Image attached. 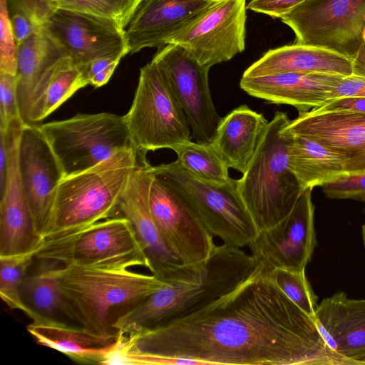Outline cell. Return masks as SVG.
Returning a JSON list of instances; mask_svg holds the SVG:
<instances>
[{
  "instance_id": "obj_34",
  "label": "cell",
  "mask_w": 365,
  "mask_h": 365,
  "mask_svg": "<svg viewBox=\"0 0 365 365\" xmlns=\"http://www.w3.org/2000/svg\"><path fill=\"white\" fill-rule=\"evenodd\" d=\"M18 46L8 8V0H0V73L16 75Z\"/></svg>"
},
{
  "instance_id": "obj_4",
  "label": "cell",
  "mask_w": 365,
  "mask_h": 365,
  "mask_svg": "<svg viewBox=\"0 0 365 365\" xmlns=\"http://www.w3.org/2000/svg\"><path fill=\"white\" fill-rule=\"evenodd\" d=\"M145 161L135 148H127L88 170L63 178L42 232V241L115 216L133 173Z\"/></svg>"
},
{
  "instance_id": "obj_16",
  "label": "cell",
  "mask_w": 365,
  "mask_h": 365,
  "mask_svg": "<svg viewBox=\"0 0 365 365\" xmlns=\"http://www.w3.org/2000/svg\"><path fill=\"white\" fill-rule=\"evenodd\" d=\"M19 168L34 228L41 240L58 184L64 175L39 125H24L19 144Z\"/></svg>"
},
{
  "instance_id": "obj_5",
  "label": "cell",
  "mask_w": 365,
  "mask_h": 365,
  "mask_svg": "<svg viewBox=\"0 0 365 365\" xmlns=\"http://www.w3.org/2000/svg\"><path fill=\"white\" fill-rule=\"evenodd\" d=\"M289 120L286 113L275 112L257 153L238 180L242 199L259 232L284 220L303 192L289 169L282 133Z\"/></svg>"
},
{
  "instance_id": "obj_22",
  "label": "cell",
  "mask_w": 365,
  "mask_h": 365,
  "mask_svg": "<svg viewBox=\"0 0 365 365\" xmlns=\"http://www.w3.org/2000/svg\"><path fill=\"white\" fill-rule=\"evenodd\" d=\"M212 0H143L126 27L128 53L160 48Z\"/></svg>"
},
{
  "instance_id": "obj_43",
  "label": "cell",
  "mask_w": 365,
  "mask_h": 365,
  "mask_svg": "<svg viewBox=\"0 0 365 365\" xmlns=\"http://www.w3.org/2000/svg\"><path fill=\"white\" fill-rule=\"evenodd\" d=\"M9 153L4 131L0 130V194L3 192L7 180Z\"/></svg>"
},
{
  "instance_id": "obj_37",
  "label": "cell",
  "mask_w": 365,
  "mask_h": 365,
  "mask_svg": "<svg viewBox=\"0 0 365 365\" xmlns=\"http://www.w3.org/2000/svg\"><path fill=\"white\" fill-rule=\"evenodd\" d=\"M125 53L104 56L79 66L87 84L99 88L108 83Z\"/></svg>"
},
{
  "instance_id": "obj_25",
  "label": "cell",
  "mask_w": 365,
  "mask_h": 365,
  "mask_svg": "<svg viewBox=\"0 0 365 365\" xmlns=\"http://www.w3.org/2000/svg\"><path fill=\"white\" fill-rule=\"evenodd\" d=\"M66 56L43 25L18 46L16 90L20 114L29 124L31 108L56 63Z\"/></svg>"
},
{
  "instance_id": "obj_14",
  "label": "cell",
  "mask_w": 365,
  "mask_h": 365,
  "mask_svg": "<svg viewBox=\"0 0 365 365\" xmlns=\"http://www.w3.org/2000/svg\"><path fill=\"white\" fill-rule=\"evenodd\" d=\"M312 190H304L284 220L259 232L248 245L250 254L270 269L304 271L310 261L316 245Z\"/></svg>"
},
{
  "instance_id": "obj_30",
  "label": "cell",
  "mask_w": 365,
  "mask_h": 365,
  "mask_svg": "<svg viewBox=\"0 0 365 365\" xmlns=\"http://www.w3.org/2000/svg\"><path fill=\"white\" fill-rule=\"evenodd\" d=\"M173 150L177 155L176 161L195 177L215 184H222L231 179L229 168L211 144L190 140L177 145Z\"/></svg>"
},
{
  "instance_id": "obj_10",
  "label": "cell",
  "mask_w": 365,
  "mask_h": 365,
  "mask_svg": "<svg viewBox=\"0 0 365 365\" xmlns=\"http://www.w3.org/2000/svg\"><path fill=\"white\" fill-rule=\"evenodd\" d=\"M36 258L61 264L123 262L148 268L135 230L121 215L43 241Z\"/></svg>"
},
{
  "instance_id": "obj_6",
  "label": "cell",
  "mask_w": 365,
  "mask_h": 365,
  "mask_svg": "<svg viewBox=\"0 0 365 365\" xmlns=\"http://www.w3.org/2000/svg\"><path fill=\"white\" fill-rule=\"evenodd\" d=\"M150 170L224 245L242 248L258 235L240 193L238 180L231 178L222 184L208 182L192 175L176 160L151 165Z\"/></svg>"
},
{
  "instance_id": "obj_45",
  "label": "cell",
  "mask_w": 365,
  "mask_h": 365,
  "mask_svg": "<svg viewBox=\"0 0 365 365\" xmlns=\"http://www.w3.org/2000/svg\"><path fill=\"white\" fill-rule=\"evenodd\" d=\"M362 38H363V41H364V42L365 43V26H364V30H363Z\"/></svg>"
},
{
  "instance_id": "obj_32",
  "label": "cell",
  "mask_w": 365,
  "mask_h": 365,
  "mask_svg": "<svg viewBox=\"0 0 365 365\" xmlns=\"http://www.w3.org/2000/svg\"><path fill=\"white\" fill-rule=\"evenodd\" d=\"M41 247L24 253L0 256V297L10 309L24 312L21 284Z\"/></svg>"
},
{
  "instance_id": "obj_19",
  "label": "cell",
  "mask_w": 365,
  "mask_h": 365,
  "mask_svg": "<svg viewBox=\"0 0 365 365\" xmlns=\"http://www.w3.org/2000/svg\"><path fill=\"white\" fill-rule=\"evenodd\" d=\"M150 167L146 161L134 170L120 200L118 212L133 226L146 258L147 269L158 277L181 262L164 242L150 212L148 192L153 176Z\"/></svg>"
},
{
  "instance_id": "obj_28",
  "label": "cell",
  "mask_w": 365,
  "mask_h": 365,
  "mask_svg": "<svg viewBox=\"0 0 365 365\" xmlns=\"http://www.w3.org/2000/svg\"><path fill=\"white\" fill-rule=\"evenodd\" d=\"M38 270L26 276L21 287L24 312L36 320H58L60 313L66 316V307L53 274L55 262L41 260Z\"/></svg>"
},
{
  "instance_id": "obj_12",
  "label": "cell",
  "mask_w": 365,
  "mask_h": 365,
  "mask_svg": "<svg viewBox=\"0 0 365 365\" xmlns=\"http://www.w3.org/2000/svg\"><path fill=\"white\" fill-rule=\"evenodd\" d=\"M151 62L164 77L183 109L191 139L211 144L221 120L209 87V67L200 64L176 44L158 48Z\"/></svg>"
},
{
  "instance_id": "obj_9",
  "label": "cell",
  "mask_w": 365,
  "mask_h": 365,
  "mask_svg": "<svg viewBox=\"0 0 365 365\" xmlns=\"http://www.w3.org/2000/svg\"><path fill=\"white\" fill-rule=\"evenodd\" d=\"M124 116L133 145L142 158L149 150H173L192 140L183 109L151 61L140 71L133 103Z\"/></svg>"
},
{
  "instance_id": "obj_35",
  "label": "cell",
  "mask_w": 365,
  "mask_h": 365,
  "mask_svg": "<svg viewBox=\"0 0 365 365\" xmlns=\"http://www.w3.org/2000/svg\"><path fill=\"white\" fill-rule=\"evenodd\" d=\"M329 199H350L365 202V173L348 174L322 187Z\"/></svg>"
},
{
  "instance_id": "obj_33",
  "label": "cell",
  "mask_w": 365,
  "mask_h": 365,
  "mask_svg": "<svg viewBox=\"0 0 365 365\" xmlns=\"http://www.w3.org/2000/svg\"><path fill=\"white\" fill-rule=\"evenodd\" d=\"M269 276L278 287L308 316L314 318L318 297L307 280L304 271L271 269Z\"/></svg>"
},
{
  "instance_id": "obj_8",
  "label": "cell",
  "mask_w": 365,
  "mask_h": 365,
  "mask_svg": "<svg viewBox=\"0 0 365 365\" xmlns=\"http://www.w3.org/2000/svg\"><path fill=\"white\" fill-rule=\"evenodd\" d=\"M297 43L324 47L351 58L365 76V0H307L280 18Z\"/></svg>"
},
{
  "instance_id": "obj_3",
  "label": "cell",
  "mask_w": 365,
  "mask_h": 365,
  "mask_svg": "<svg viewBox=\"0 0 365 365\" xmlns=\"http://www.w3.org/2000/svg\"><path fill=\"white\" fill-rule=\"evenodd\" d=\"M128 262L58 264L53 274L66 316L98 335L115 337L123 315L163 287L155 275L132 270Z\"/></svg>"
},
{
  "instance_id": "obj_31",
  "label": "cell",
  "mask_w": 365,
  "mask_h": 365,
  "mask_svg": "<svg viewBox=\"0 0 365 365\" xmlns=\"http://www.w3.org/2000/svg\"><path fill=\"white\" fill-rule=\"evenodd\" d=\"M48 10L66 9L107 19L125 30L143 0H43Z\"/></svg>"
},
{
  "instance_id": "obj_1",
  "label": "cell",
  "mask_w": 365,
  "mask_h": 365,
  "mask_svg": "<svg viewBox=\"0 0 365 365\" xmlns=\"http://www.w3.org/2000/svg\"><path fill=\"white\" fill-rule=\"evenodd\" d=\"M262 260L229 292L163 326L128 332L148 354L203 364L354 365L331 350L308 316L278 287Z\"/></svg>"
},
{
  "instance_id": "obj_26",
  "label": "cell",
  "mask_w": 365,
  "mask_h": 365,
  "mask_svg": "<svg viewBox=\"0 0 365 365\" xmlns=\"http://www.w3.org/2000/svg\"><path fill=\"white\" fill-rule=\"evenodd\" d=\"M26 329L38 344L82 364H102L116 338L98 335L58 320L32 321Z\"/></svg>"
},
{
  "instance_id": "obj_41",
  "label": "cell",
  "mask_w": 365,
  "mask_h": 365,
  "mask_svg": "<svg viewBox=\"0 0 365 365\" xmlns=\"http://www.w3.org/2000/svg\"><path fill=\"white\" fill-rule=\"evenodd\" d=\"M8 4L21 9L37 26L43 24L51 11L43 0H8Z\"/></svg>"
},
{
  "instance_id": "obj_38",
  "label": "cell",
  "mask_w": 365,
  "mask_h": 365,
  "mask_svg": "<svg viewBox=\"0 0 365 365\" xmlns=\"http://www.w3.org/2000/svg\"><path fill=\"white\" fill-rule=\"evenodd\" d=\"M307 0H251L247 7L250 10L266 14L274 19L282 16Z\"/></svg>"
},
{
  "instance_id": "obj_42",
  "label": "cell",
  "mask_w": 365,
  "mask_h": 365,
  "mask_svg": "<svg viewBox=\"0 0 365 365\" xmlns=\"http://www.w3.org/2000/svg\"><path fill=\"white\" fill-rule=\"evenodd\" d=\"M317 109L325 111L348 110L365 113V97H346L329 100Z\"/></svg>"
},
{
  "instance_id": "obj_15",
  "label": "cell",
  "mask_w": 365,
  "mask_h": 365,
  "mask_svg": "<svg viewBox=\"0 0 365 365\" xmlns=\"http://www.w3.org/2000/svg\"><path fill=\"white\" fill-rule=\"evenodd\" d=\"M148 205L161 237L181 263L195 264L209 257L216 246L214 236L153 173Z\"/></svg>"
},
{
  "instance_id": "obj_27",
  "label": "cell",
  "mask_w": 365,
  "mask_h": 365,
  "mask_svg": "<svg viewBox=\"0 0 365 365\" xmlns=\"http://www.w3.org/2000/svg\"><path fill=\"white\" fill-rule=\"evenodd\" d=\"M284 127L282 133L286 143L289 167L303 191L322 187L350 174L345 159L340 155L315 141L289 133Z\"/></svg>"
},
{
  "instance_id": "obj_17",
  "label": "cell",
  "mask_w": 365,
  "mask_h": 365,
  "mask_svg": "<svg viewBox=\"0 0 365 365\" xmlns=\"http://www.w3.org/2000/svg\"><path fill=\"white\" fill-rule=\"evenodd\" d=\"M24 124L21 118L14 119L4 131L9 168L0 194V256L29 252L43 243L34 228L19 168V144Z\"/></svg>"
},
{
  "instance_id": "obj_29",
  "label": "cell",
  "mask_w": 365,
  "mask_h": 365,
  "mask_svg": "<svg viewBox=\"0 0 365 365\" xmlns=\"http://www.w3.org/2000/svg\"><path fill=\"white\" fill-rule=\"evenodd\" d=\"M81 68L67 56L53 66L34 103L29 115V124L46 118L78 89L87 86Z\"/></svg>"
},
{
  "instance_id": "obj_39",
  "label": "cell",
  "mask_w": 365,
  "mask_h": 365,
  "mask_svg": "<svg viewBox=\"0 0 365 365\" xmlns=\"http://www.w3.org/2000/svg\"><path fill=\"white\" fill-rule=\"evenodd\" d=\"M8 8L14 36L19 46L40 26L36 25L21 9L9 4Z\"/></svg>"
},
{
  "instance_id": "obj_24",
  "label": "cell",
  "mask_w": 365,
  "mask_h": 365,
  "mask_svg": "<svg viewBox=\"0 0 365 365\" xmlns=\"http://www.w3.org/2000/svg\"><path fill=\"white\" fill-rule=\"evenodd\" d=\"M269 121L242 105L221 118L211 145L229 168L244 174L257 153Z\"/></svg>"
},
{
  "instance_id": "obj_18",
  "label": "cell",
  "mask_w": 365,
  "mask_h": 365,
  "mask_svg": "<svg viewBox=\"0 0 365 365\" xmlns=\"http://www.w3.org/2000/svg\"><path fill=\"white\" fill-rule=\"evenodd\" d=\"M284 130L340 155L350 174L365 173V113L314 108L299 113Z\"/></svg>"
},
{
  "instance_id": "obj_2",
  "label": "cell",
  "mask_w": 365,
  "mask_h": 365,
  "mask_svg": "<svg viewBox=\"0 0 365 365\" xmlns=\"http://www.w3.org/2000/svg\"><path fill=\"white\" fill-rule=\"evenodd\" d=\"M262 262L241 248L216 245L205 260L178 263L157 277L163 287L120 317L114 327L138 332L187 317L235 288Z\"/></svg>"
},
{
  "instance_id": "obj_36",
  "label": "cell",
  "mask_w": 365,
  "mask_h": 365,
  "mask_svg": "<svg viewBox=\"0 0 365 365\" xmlns=\"http://www.w3.org/2000/svg\"><path fill=\"white\" fill-rule=\"evenodd\" d=\"M0 130H6L14 119L21 118L17 97L16 76L0 73Z\"/></svg>"
},
{
  "instance_id": "obj_20",
  "label": "cell",
  "mask_w": 365,
  "mask_h": 365,
  "mask_svg": "<svg viewBox=\"0 0 365 365\" xmlns=\"http://www.w3.org/2000/svg\"><path fill=\"white\" fill-rule=\"evenodd\" d=\"M326 344L353 361L365 365V299H351L342 291L324 298L314 318Z\"/></svg>"
},
{
  "instance_id": "obj_13",
  "label": "cell",
  "mask_w": 365,
  "mask_h": 365,
  "mask_svg": "<svg viewBox=\"0 0 365 365\" xmlns=\"http://www.w3.org/2000/svg\"><path fill=\"white\" fill-rule=\"evenodd\" d=\"M43 26L77 66L104 56L128 54L125 31L103 18L58 9L51 10Z\"/></svg>"
},
{
  "instance_id": "obj_23",
  "label": "cell",
  "mask_w": 365,
  "mask_h": 365,
  "mask_svg": "<svg viewBox=\"0 0 365 365\" xmlns=\"http://www.w3.org/2000/svg\"><path fill=\"white\" fill-rule=\"evenodd\" d=\"M282 73H322L349 76L355 73L354 61L324 47L294 43L268 50L244 72V77Z\"/></svg>"
},
{
  "instance_id": "obj_7",
  "label": "cell",
  "mask_w": 365,
  "mask_h": 365,
  "mask_svg": "<svg viewBox=\"0 0 365 365\" xmlns=\"http://www.w3.org/2000/svg\"><path fill=\"white\" fill-rule=\"evenodd\" d=\"M39 128L64 178L88 170L120 150L135 148L124 115L79 113Z\"/></svg>"
},
{
  "instance_id": "obj_40",
  "label": "cell",
  "mask_w": 365,
  "mask_h": 365,
  "mask_svg": "<svg viewBox=\"0 0 365 365\" xmlns=\"http://www.w3.org/2000/svg\"><path fill=\"white\" fill-rule=\"evenodd\" d=\"M346 97H365V76L343 77L331 92L329 100Z\"/></svg>"
},
{
  "instance_id": "obj_44",
  "label": "cell",
  "mask_w": 365,
  "mask_h": 365,
  "mask_svg": "<svg viewBox=\"0 0 365 365\" xmlns=\"http://www.w3.org/2000/svg\"><path fill=\"white\" fill-rule=\"evenodd\" d=\"M361 234H362V240H363L364 246L365 247V223L362 226Z\"/></svg>"
},
{
  "instance_id": "obj_11",
  "label": "cell",
  "mask_w": 365,
  "mask_h": 365,
  "mask_svg": "<svg viewBox=\"0 0 365 365\" xmlns=\"http://www.w3.org/2000/svg\"><path fill=\"white\" fill-rule=\"evenodd\" d=\"M247 6L246 0H212L167 44L178 45L209 68L228 61L245 50Z\"/></svg>"
},
{
  "instance_id": "obj_21",
  "label": "cell",
  "mask_w": 365,
  "mask_h": 365,
  "mask_svg": "<svg viewBox=\"0 0 365 365\" xmlns=\"http://www.w3.org/2000/svg\"><path fill=\"white\" fill-rule=\"evenodd\" d=\"M343 76L322 74L282 73L244 77L240 87L248 95L276 104H287L299 113L323 106Z\"/></svg>"
}]
</instances>
